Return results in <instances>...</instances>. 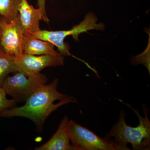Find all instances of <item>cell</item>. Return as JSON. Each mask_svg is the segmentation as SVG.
I'll return each instance as SVG.
<instances>
[{
    "instance_id": "obj_15",
    "label": "cell",
    "mask_w": 150,
    "mask_h": 150,
    "mask_svg": "<svg viewBox=\"0 0 150 150\" xmlns=\"http://www.w3.org/2000/svg\"><path fill=\"white\" fill-rule=\"evenodd\" d=\"M4 18L1 16L0 15V39L2 33L3 23L4 22Z\"/></svg>"
},
{
    "instance_id": "obj_11",
    "label": "cell",
    "mask_w": 150,
    "mask_h": 150,
    "mask_svg": "<svg viewBox=\"0 0 150 150\" xmlns=\"http://www.w3.org/2000/svg\"><path fill=\"white\" fill-rule=\"evenodd\" d=\"M14 57L6 53L0 46V87H2L4 81L8 75L17 72Z\"/></svg>"
},
{
    "instance_id": "obj_1",
    "label": "cell",
    "mask_w": 150,
    "mask_h": 150,
    "mask_svg": "<svg viewBox=\"0 0 150 150\" xmlns=\"http://www.w3.org/2000/svg\"><path fill=\"white\" fill-rule=\"evenodd\" d=\"M59 81L41 86L25 100L23 105L13 107L0 112V117H22L30 119L38 131H43V126L48 116L59 108L70 103H77L74 98L59 92Z\"/></svg>"
},
{
    "instance_id": "obj_14",
    "label": "cell",
    "mask_w": 150,
    "mask_h": 150,
    "mask_svg": "<svg viewBox=\"0 0 150 150\" xmlns=\"http://www.w3.org/2000/svg\"><path fill=\"white\" fill-rule=\"evenodd\" d=\"M46 0H37V6L46 12Z\"/></svg>"
},
{
    "instance_id": "obj_7",
    "label": "cell",
    "mask_w": 150,
    "mask_h": 150,
    "mask_svg": "<svg viewBox=\"0 0 150 150\" xmlns=\"http://www.w3.org/2000/svg\"><path fill=\"white\" fill-rule=\"evenodd\" d=\"M24 32L19 14L11 22H7L4 19L0 46L6 53L13 56L23 54V40Z\"/></svg>"
},
{
    "instance_id": "obj_2",
    "label": "cell",
    "mask_w": 150,
    "mask_h": 150,
    "mask_svg": "<svg viewBox=\"0 0 150 150\" xmlns=\"http://www.w3.org/2000/svg\"><path fill=\"white\" fill-rule=\"evenodd\" d=\"M124 104L131 108L138 116L139 124L137 127H131L126 122V112L122 110L118 122L112 126L105 138L110 140L116 150H131L127 146L130 144L133 150L150 149V122L148 117L149 108L142 105L144 117L141 116L139 110L134 109L130 104Z\"/></svg>"
},
{
    "instance_id": "obj_13",
    "label": "cell",
    "mask_w": 150,
    "mask_h": 150,
    "mask_svg": "<svg viewBox=\"0 0 150 150\" xmlns=\"http://www.w3.org/2000/svg\"><path fill=\"white\" fill-rule=\"evenodd\" d=\"M7 94L2 87H0V112L3 110L13 107L16 103L13 99L7 98Z\"/></svg>"
},
{
    "instance_id": "obj_10",
    "label": "cell",
    "mask_w": 150,
    "mask_h": 150,
    "mask_svg": "<svg viewBox=\"0 0 150 150\" xmlns=\"http://www.w3.org/2000/svg\"><path fill=\"white\" fill-rule=\"evenodd\" d=\"M54 46L48 41L38 39L30 33L24 32L23 40V49L25 54L37 56H57L61 54L55 51Z\"/></svg>"
},
{
    "instance_id": "obj_12",
    "label": "cell",
    "mask_w": 150,
    "mask_h": 150,
    "mask_svg": "<svg viewBox=\"0 0 150 150\" xmlns=\"http://www.w3.org/2000/svg\"><path fill=\"white\" fill-rule=\"evenodd\" d=\"M21 0H0V15L11 22L17 17Z\"/></svg>"
},
{
    "instance_id": "obj_9",
    "label": "cell",
    "mask_w": 150,
    "mask_h": 150,
    "mask_svg": "<svg viewBox=\"0 0 150 150\" xmlns=\"http://www.w3.org/2000/svg\"><path fill=\"white\" fill-rule=\"evenodd\" d=\"M69 119L64 116L59 125L58 130L51 139L40 146L35 148L37 150H75L70 144L67 131Z\"/></svg>"
},
{
    "instance_id": "obj_8",
    "label": "cell",
    "mask_w": 150,
    "mask_h": 150,
    "mask_svg": "<svg viewBox=\"0 0 150 150\" xmlns=\"http://www.w3.org/2000/svg\"><path fill=\"white\" fill-rule=\"evenodd\" d=\"M18 13L22 25L26 32L32 33L39 31L40 21L48 23L50 21L46 12L39 8H35L27 0H21Z\"/></svg>"
},
{
    "instance_id": "obj_4",
    "label": "cell",
    "mask_w": 150,
    "mask_h": 150,
    "mask_svg": "<svg viewBox=\"0 0 150 150\" xmlns=\"http://www.w3.org/2000/svg\"><path fill=\"white\" fill-rule=\"evenodd\" d=\"M47 81L46 75L40 73L30 76L17 71L5 78L2 87L17 103L25 101L41 86L46 84Z\"/></svg>"
},
{
    "instance_id": "obj_6",
    "label": "cell",
    "mask_w": 150,
    "mask_h": 150,
    "mask_svg": "<svg viewBox=\"0 0 150 150\" xmlns=\"http://www.w3.org/2000/svg\"><path fill=\"white\" fill-rule=\"evenodd\" d=\"M64 57L61 54L57 56H36L23 53L15 56L14 64L17 72L32 76L39 74L47 67L64 66Z\"/></svg>"
},
{
    "instance_id": "obj_3",
    "label": "cell",
    "mask_w": 150,
    "mask_h": 150,
    "mask_svg": "<svg viewBox=\"0 0 150 150\" xmlns=\"http://www.w3.org/2000/svg\"><path fill=\"white\" fill-rule=\"evenodd\" d=\"M97 17L93 13H89L86 15L84 19L80 23L74 25L68 30L49 31L42 30L34 33H31L38 39L48 41L58 48V52L63 56H72L81 61L70 53V47L69 44L65 43L64 40L68 36L71 35L76 41H79V36L81 33L87 32L91 30H103L104 25L102 23H97Z\"/></svg>"
},
{
    "instance_id": "obj_5",
    "label": "cell",
    "mask_w": 150,
    "mask_h": 150,
    "mask_svg": "<svg viewBox=\"0 0 150 150\" xmlns=\"http://www.w3.org/2000/svg\"><path fill=\"white\" fill-rule=\"evenodd\" d=\"M67 131L75 150H116L110 140L100 138L72 120L68 122Z\"/></svg>"
}]
</instances>
